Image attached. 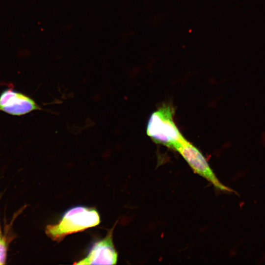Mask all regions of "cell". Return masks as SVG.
I'll return each instance as SVG.
<instances>
[{"label": "cell", "mask_w": 265, "mask_h": 265, "mask_svg": "<svg viewBox=\"0 0 265 265\" xmlns=\"http://www.w3.org/2000/svg\"><path fill=\"white\" fill-rule=\"evenodd\" d=\"M174 113L171 105H161L151 114L146 133L156 143L175 150L185 138L174 122Z\"/></svg>", "instance_id": "6da1fadb"}, {"label": "cell", "mask_w": 265, "mask_h": 265, "mask_svg": "<svg viewBox=\"0 0 265 265\" xmlns=\"http://www.w3.org/2000/svg\"><path fill=\"white\" fill-rule=\"evenodd\" d=\"M100 223L98 211L82 206L68 210L59 221L46 227V233L53 240L60 241L66 236L95 227Z\"/></svg>", "instance_id": "7a4b0ae2"}, {"label": "cell", "mask_w": 265, "mask_h": 265, "mask_svg": "<svg viewBox=\"0 0 265 265\" xmlns=\"http://www.w3.org/2000/svg\"><path fill=\"white\" fill-rule=\"evenodd\" d=\"M175 151L182 156L195 173L206 179L216 188L224 192L233 191L218 180L202 153L186 139Z\"/></svg>", "instance_id": "3957f363"}, {"label": "cell", "mask_w": 265, "mask_h": 265, "mask_svg": "<svg viewBox=\"0 0 265 265\" xmlns=\"http://www.w3.org/2000/svg\"><path fill=\"white\" fill-rule=\"evenodd\" d=\"M41 109L33 99L11 88L3 90L0 94V110L8 114L21 116Z\"/></svg>", "instance_id": "277c9868"}, {"label": "cell", "mask_w": 265, "mask_h": 265, "mask_svg": "<svg viewBox=\"0 0 265 265\" xmlns=\"http://www.w3.org/2000/svg\"><path fill=\"white\" fill-rule=\"evenodd\" d=\"M113 229L102 239L94 243L87 256L75 265H115L117 261V252L113 239Z\"/></svg>", "instance_id": "5b68a950"}, {"label": "cell", "mask_w": 265, "mask_h": 265, "mask_svg": "<svg viewBox=\"0 0 265 265\" xmlns=\"http://www.w3.org/2000/svg\"><path fill=\"white\" fill-rule=\"evenodd\" d=\"M261 143L265 146V132L262 133L261 137Z\"/></svg>", "instance_id": "8992f818"}, {"label": "cell", "mask_w": 265, "mask_h": 265, "mask_svg": "<svg viewBox=\"0 0 265 265\" xmlns=\"http://www.w3.org/2000/svg\"><path fill=\"white\" fill-rule=\"evenodd\" d=\"M3 241V240L1 239V237H0V245H1V244Z\"/></svg>", "instance_id": "52a82bcc"}]
</instances>
